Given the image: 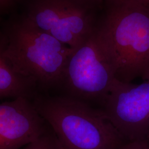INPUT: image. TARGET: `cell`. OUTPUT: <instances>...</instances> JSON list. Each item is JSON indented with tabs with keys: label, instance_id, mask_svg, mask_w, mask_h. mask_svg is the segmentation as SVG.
<instances>
[{
	"label": "cell",
	"instance_id": "cell-10",
	"mask_svg": "<svg viewBox=\"0 0 149 149\" xmlns=\"http://www.w3.org/2000/svg\"><path fill=\"white\" fill-rule=\"evenodd\" d=\"M116 149H149V138L125 141Z\"/></svg>",
	"mask_w": 149,
	"mask_h": 149
},
{
	"label": "cell",
	"instance_id": "cell-1",
	"mask_svg": "<svg viewBox=\"0 0 149 149\" xmlns=\"http://www.w3.org/2000/svg\"><path fill=\"white\" fill-rule=\"evenodd\" d=\"M112 5L96 31L123 83L149 79V5L136 0H109Z\"/></svg>",
	"mask_w": 149,
	"mask_h": 149
},
{
	"label": "cell",
	"instance_id": "cell-7",
	"mask_svg": "<svg viewBox=\"0 0 149 149\" xmlns=\"http://www.w3.org/2000/svg\"><path fill=\"white\" fill-rule=\"evenodd\" d=\"M33 102L25 97L0 103V149H20L47 129Z\"/></svg>",
	"mask_w": 149,
	"mask_h": 149
},
{
	"label": "cell",
	"instance_id": "cell-9",
	"mask_svg": "<svg viewBox=\"0 0 149 149\" xmlns=\"http://www.w3.org/2000/svg\"><path fill=\"white\" fill-rule=\"evenodd\" d=\"M51 129V128H50ZM20 149H64L52 129L46 131L40 136Z\"/></svg>",
	"mask_w": 149,
	"mask_h": 149
},
{
	"label": "cell",
	"instance_id": "cell-3",
	"mask_svg": "<svg viewBox=\"0 0 149 149\" xmlns=\"http://www.w3.org/2000/svg\"><path fill=\"white\" fill-rule=\"evenodd\" d=\"M72 49L36 28L22 32L5 49L16 72L46 86L61 85Z\"/></svg>",
	"mask_w": 149,
	"mask_h": 149
},
{
	"label": "cell",
	"instance_id": "cell-5",
	"mask_svg": "<svg viewBox=\"0 0 149 149\" xmlns=\"http://www.w3.org/2000/svg\"><path fill=\"white\" fill-rule=\"evenodd\" d=\"M103 104V112L126 141L149 138V79L140 84L118 81Z\"/></svg>",
	"mask_w": 149,
	"mask_h": 149
},
{
	"label": "cell",
	"instance_id": "cell-11",
	"mask_svg": "<svg viewBox=\"0 0 149 149\" xmlns=\"http://www.w3.org/2000/svg\"><path fill=\"white\" fill-rule=\"evenodd\" d=\"M136 1H139L143 3H144L145 5H149V0H136Z\"/></svg>",
	"mask_w": 149,
	"mask_h": 149
},
{
	"label": "cell",
	"instance_id": "cell-12",
	"mask_svg": "<svg viewBox=\"0 0 149 149\" xmlns=\"http://www.w3.org/2000/svg\"><path fill=\"white\" fill-rule=\"evenodd\" d=\"M86 1H89V0H86Z\"/></svg>",
	"mask_w": 149,
	"mask_h": 149
},
{
	"label": "cell",
	"instance_id": "cell-6",
	"mask_svg": "<svg viewBox=\"0 0 149 149\" xmlns=\"http://www.w3.org/2000/svg\"><path fill=\"white\" fill-rule=\"evenodd\" d=\"M89 1L56 0L43 6L33 18L34 28L46 33L72 49L94 32Z\"/></svg>",
	"mask_w": 149,
	"mask_h": 149
},
{
	"label": "cell",
	"instance_id": "cell-8",
	"mask_svg": "<svg viewBox=\"0 0 149 149\" xmlns=\"http://www.w3.org/2000/svg\"><path fill=\"white\" fill-rule=\"evenodd\" d=\"M0 47V99L25 97L31 95L36 84L16 72Z\"/></svg>",
	"mask_w": 149,
	"mask_h": 149
},
{
	"label": "cell",
	"instance_id": "cell-4",
	"mask_svg": "<svg viewBox=\"0 0 149 149\" xmlns=\"http://www.w3.org/2000/svg\"><path fill=\"white\" fill-rule=\"evenodd\" d=\"M114 66L96 30L72 49L61 85L69 96L84 101H104L116 85Z\"/></svg>",
	"mask_w": 149,
	"mask_h": 149
},
{
	"label": "cell",
	"instance_id": "cell-2",
	"mask_svg": "<svg viewBox=\"0 0 149 149\" xmlns=\"http://www.w3.org/2000/svg\"><path fill=\"white\" fill-rule=\"evenodd\" d=\"M64 149H116L125 142L103 111L72 96H38L33 102Z\"/></svg>",
	"mask_w": 149,
	"mask_h": 149
}]
</instances>
